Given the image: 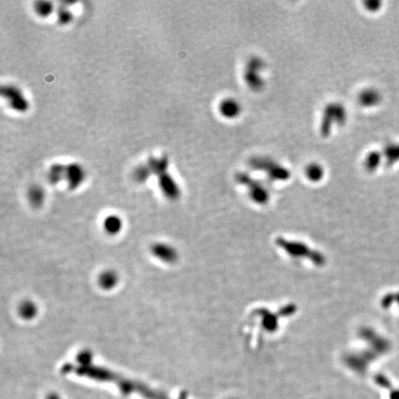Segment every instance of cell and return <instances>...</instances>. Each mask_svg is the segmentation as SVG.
<instances>
[{
	"label": "cell",
	"instance_id": "obj_1",
	"mask_svg": "<svg viewBox=\"0 0 399 399\" xmlns=\"http://www.w3.org/2000/svg\"><path fill=\"white\" fill-rule=\"evenodd\" d=\"M66 371H74L79 375L87 376L92 379L104 382H111L116 383L124 393H139L145 397L150 399H167L164 394L157 393L155 390L144 385L141 382H135L125 377L120 376L116 372L108 371L105 368H100L91 363L88 365L72 366L70 364L64 367Z\"/></svg>",
	"mask_w": 399,
	"mask_h": 399
},
{
	"label": "cell",
	"instance_id": "obj_2",
	"mask_svg": "<svg viewBox=\"0 0 399 399\" xmlns=\"http://www.w3.org/2000/svg\"><path fill=\"white\" fill-rule=\"evenodd\" d=\"M349 113L347 107L340 102L327 104L321 112L320 133L323 138H328L334 129L343 127L348 122Z\"/></svg>",
	"mask_w": 399,
	"mask_h": 399
},
{
	"label": "cell",
	"instance_id": "obj_3",
	"mask_svg": "<svg viewBox=\"0 0 399 399\" xmlns=\"http://www.w3.org/2000/svg\"><path fill=\"white\" fill-rule=\"evenodd\" d=\"M249 165L255 170L264 173L273 181H287L291 176L288 167L268 156H254L249 160Z\"/></svg>",
	"mask_w": 399,
	"mask_h": 399
},
{
	"label": "cell",
	"instance_id": "obj_4",
	"mask_svg": "<svg viewBox=\"0 0 399 399\" xmlns=\"http://www.w3.org/2000/svg\"><path fill=\"white\" fill-rule=\"evenodd\" d=\"M265 68V61L257 55L249 57L246 62L243 72V80L249 90L254 92H260L265 87V80L262 75Z\"/></svg>",
	"mask_w": 399,
	"mask_h": 399
},
{
	"label": "cell",
	"instance_id": "obj_5",
	"mask_svg": "<svg viewBox=\"0 0 399 399\" xmlns=\"http://www.w3.org/2000/svg\"><path fill=\"white\" fill-rule=\"evenodd\" d=\"M236 181L247 189L251 201L258 205H265L270 199V192L264 184L250 177L248 173L238 172L235 177Z\"/></svg>",
	"mask_w": 399,
	"mask_h": 399
},
{
	"label": "cell",
	"instance_id": "obj_6",
	"mask_svg": "<svg viewBox=\"0 0 399 399\" xmlns=\"http://www.w3.org/2000/svg\"><path fill=\"white\" fill-rule=\"evenodd\" d=\"M1 96L6 100L12 110L25 113L29 110L30 104L22 90L12 84H5L1 87Z\"/></svg>",
	"mask_w": 399,
	"mask_h": 399
},
{
	"label": "cell",
	"instance_id": "obj_7",
	"mask_svg": "<svg viewBox=\"0 0 399 399\" xmlns=\"http://www.w3.org/2000/svg\"><path fill=\"white\" fill-rule=\"evenodd\" d=\"M158 184L161 191L164 193L166 198L169 200H177L180 196V188L178 187L176 180L172 177L171 174L167 171L161 173L157 176Z\"/></svg>",
	"mask_w": 399,
	"mask_h": 399
},
{
	"label": "cell",
	"instance_id": "obj_8",
	"mask_svg": "<svg viewBox=\"0 0 399 399\" xmlns=\"http://www.w3.org/2000/svg\"><path fill=\"white\" fill-rule=\"evenodd\" d=\"M243 106L238 99L227 97L222 100L218 105V112L226 119H236L242 114Z\"/></svg>",
	"mask_w": 399,
	"mask_h": 399
},
{
	"label": "cell",
	"instance_id": "obj_9",
	"mask_svg": "<svg viewBox=\"0 0 399 399\" xmlns=\"http://www.w3.org/2000/svg\"><path fill=\"white\" fill-rule=\"evenodd\" d=\"M85 179V171L83 166L78 163H71L66 165L65 181L71 189L79 188Z\"/></svg>",
	"mask_w": 399,
	"mask_h": 399
},
{
	"label": "cell",
	"instance_id": "obj_10",
	"mask_svg": "<svg viewBox=\"0 0 399 399\" xmlns=\"http://www.w3.org/2000/svg\"><path fill=\"white\" fill-rule=\"evenodd\" d=\"M382 100V95L375 88H367L362 90L359 94L358 101L360 105L364 107H372L378 105Z\"/></svg>",
	"mask_w": 399,
	"mask_h": 399
},
{
	"label": "cell",
	"instance_id": "obj_11",
	"mask_svg": "<svg viewBox=\"0 0 399 399\" xmlns=\"http://www.w3.org/2000/svg\"><path fill=\"white\" fill-rule=\"evenodd\" d=\"M305 176L310 182H320L325 176V169L318 162H310L305 167Z\"/></svg>",
	"mask_w": 399,
	"mask_h": 399
},
{
	"label": "cell",
	"instance_id": "obj_12",
	"mask_svg": "<svg viewBox=\"0 0 399 399\" xmlns=\"http://www.w3.org/2000/svg\"><path fill=\"white\" fill-rule=\"evenodd\" d=\"M152 251L157 258L166 262H173L177 259L176 250L171 246H168L166 244H156L153 247Z\"/></svg>",
	"mask_w": 399,
	"mask_h": 399
},
{
	"label": "cell",
	"instance_id": "obj_13",
	"mask_svg": "<svg viewBox=\"0 0 399 399\" xmlns=\"http://www.w3.org/2000/svg\"><path fill=\"white\" fill-rule=\"evenodd\" d=\"M65 172H66V165H63L61 163L52 164L47 171V179L50 184L56 185L61 181L65 180Z\"/></svg>",
	"mask_w": 399,
	"mask_h": 399
},
{
	"label": "cell",
	"instance_id": "obj_14",
	"mask_svg": "<svg viewBox=\"0 0 399 399\" xmlns=\"http://www.w3.org/2000/svg\"><path fill=\"white\" fill-rule=\"evenodd\" d=\"M28 198H29L31 205H33L34 207H39L44 203V189L39 185H33L29 188Z\"/></svg>",
	"mask_w": 399,
	"mask_h": 399
},
{
	"label": "cell",
	"instance_id": "obj_15",
	"mask_svg": "<svg viewBox=\"0 0 399 399\" xmlns=\"http://www.w3.org/2000/svg\"><path fill=\"white\" fill-rule=\"evenodd\" d=\"M55 17H56V22L60 25H66L72 22L73 20V14L72 11L69 9V6L65 5L62 3V5L56 8L55 10Z\"/></svg>",
	"mask_w": 399,
	"mask_h": 399
},
{
	"label": "cell",
	"instance_id": "obj_16",
	"mask_svg": "<svg viewBox=\"0 0 399 399\" xmlns=\"http://www.w3.org/2000/svg\"><path fill=\"white\" fill-rule=\"evenodd\" d=\"M33 11L37 16L47 18L54 12V5L49 1H37L33 4Z\"/></svg>",
	"mask_w": 399,
	"mask_h": 399
},
{
	"label": "cell",
	"instance_id": "obj_17",
	"mask_svg": "<svg viewBox=\"0 0 399 399\" xmlns=\"http://www.w3.org/2000/svg\"><path fill=\"white\" fill-rule=\"evenodd\" d=\"M152 176H154V175L151 171L149 166L146 164V162L144 163V165H140L137 166L133 172V177L137 182H145Z\"/></svg>",
	"mask_w": 399,
	"mask_h": 399
},
{
	"label": "cell",
	"instance_id": "obj_18",
	"mask_svg": "<svg viewBox=\"0 0 399 399\" xmlns=\"http://www.w3.org/2000/svg\"><path fill=\"white\" fill-rule=\"evenodd\" d=\"M382 156L379 152H371L366 156L364 160V166L368 171H374L379 167L381 164Z\"/></svg>",
	"mask_w": 399,
	"mask_h": 399
},
{
	"label": "cell",
	"instance_id": "obj_19",
	"mask_svg": "<svg viewBox=\"0 0 399 399\" xmlns=\"http://www.w3.org/2000/svg\"><path fill=\"white\" fill-rule=\"evenodd\" d=\"M121 226L122 222L118 216H108L105 220V228L106 231H108L111 234L118 232L121 228Z\"/></svg>",
	"mask_w": 399,
	"mask_h": 399
},
{
	"label": "cell",
	"instance_id": "obj_20",
	"mask_svg": "<svg viewBox=\"0 0 399 399\" xmlns=\"http://www.w3.org/2000/svg\"><path fill=\"white\" fill-rule=\"evenodd\" d=\"M99 281L103 288L109 289L116 285L117 282V277L113 272H105L100 277Z\"/></svg>",
	"mask_w": 399,
	"mask_h": 399
},
{
	"label": "cell",
	"instance_id": "obj_21",
	"mask_svg": "<svg viewBox=\"0 0 399 399\" xmlns=\"http://www.w3.org/2000/svg\"><path fill=\"white\" fill-rule=\"evenodd\" d=\"M21 315L25 319H31L36 314V308L32 302H24L20 308Z\"/></svg>",
	"mask_w": 399,
	"mask_h": 399
},
{
	"label": "cell",
	"instance_id": "obj_22",
	"mask_svg": "<svg viewBox=\"0 0 399 399\" xmlns=\"http://www.w3.org/2000/svg\"><path fill=\"white\" fill-rule=\"evenodd\" d=\"M78 361H79V365H88L91 364L92 362V354L90 351H83L81 354L79 355L78 357Z\"/></svg>",
	"mask_w": 399,
	"mask_h": 399
},
{
	"label": "cell",
	"instance_id": "obj_23",
	"mask_svg": "<svg viewBox=\"0 0 399 399\" xmlns=\"http://www.w3.org/2000/svg\"><path fill=\"white\" fill-rule=\"evenodd\" d=\"M380 4H381V2H375V1H370V2L364 3L366 9L370 11H376L380 8L379 7Z\"/></svg>",
	"mask_w": 399,
	"mask_h": 399
},
{
	"label": "cell",
	"instance_id": "obj_24",
	"mask_svg": "<svg viewBox=\"0 0 399 399\" xmlns=\"http://www.w3.org/2000/svg\"><path fill=\"white\" fill-rule=\"evenodd\" d=\"M46 399H61V398L60 397H59V396H58V395H57V394H56V393H49V394L47 395V397H46Z\"/></svg>",
	"mask_w": 399,
	"mask_h": 399
}]
</instances>
